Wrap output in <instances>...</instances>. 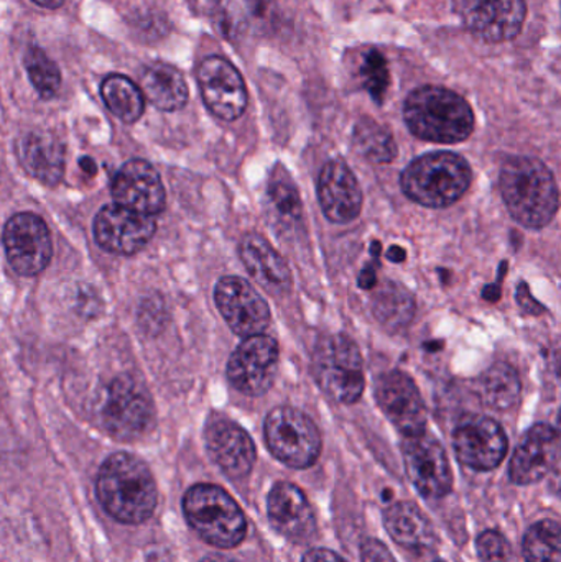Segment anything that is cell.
I'll return each instance as SVG.
<instances>
[{"instance_id":"d6986e66","label":"cell","mask_w":561,"mask_h":562,"mask_svg":"<svg viewBox=\"0 0 561 562\" xmlns=\"http://www.w3.org/2000/svg\"><path fill=\"white\" fill-rule=\"evenodd\" d=\"M560 435L549 425H536L520 439L513 461L510 481L517 485H530L542 481L559 462Z\"/></svg>"},{"instance_id":"44dd1931","label":"cell","mask_w":561,"mask_h":562,"mask_svg":"<svg viewBox=\"0 0 561 562\" xmlns=\"http://www.w3.org/2000/svg\"><path fill=\"white\" fill-rule=\"evenodd\" d=\"M206 446L211 459L231 479L247 477L256 464L253 439L231 419H217L207 426Z\"/></svg>"},{"instance_id":"83f0119b","label":"cell","mask_w":561,"mask_h":562,"mask_svg":"<svg viewBox=\"0 0 561 562\" xmlns=\"http://www.w3.org/2000/svg\"><path fill=\"white\" fill-rule=\"evenodd\" d=\"M267 203L269 213L276 224L283 229H292L302 221V198L292 178L282 167L276 168L267 187Z\"/></svg>"},{"instance_id":"836d02e7","label":"cell","mask_w":561,"mask_h":562,"mask_svg":"<svg viewBox=\"0 0 561 562\" xmlns=\"http://www.w3.org/2000/svg\"><path fill=\"white\" fill-rule=\"evenodd\" d=\"M361 79L366 91L375 102L382 104L391 85V72H389L388 59L378 49H371L362 58Z\"/></svg>"},{"instance_id":"ee69618b","label":"cell","mask_w":561,"mask_h":562,"mask_svg":"<svg viewBox=\"0 0 561 562\" xmlns=\"http://www.w3.org/2000/svg\"><path fill=\"white\" fill-rule=\"evenodd\" d=\"M81 167L85 168V170L88 171L89 175L96 173V165H94V161L91 160V158H88V157L82 158Z\"/></svg>"},{"instance_id":"9c48e42d","label":"cell","mask_w":561,"mask_h":562,"mask_svg":"<svg viewBox=\"0 0 561 562\" xmlns=\"http://www.w3.org/2000/svg\"><path fill=\"white\" fill-rule=\"evenodd\" d=\"M3 247L13 272L35 277L52 262L53 244L48 227L42 217L20 213L7 221Z\"/></svg>"},{"instance_id":"7402d4cb","label":"cell","mask_w":561,"mask_h":562,"mask_svg":"<svg viewBox=\"0 0 561 562\" xmlns=\"http://www.w3.org/2000/svg\"><path fill=\"white\" fill-rule=\"evenodd\" d=\"M272 527L292 541H308L315 535L316 520L312 505L302 491L290 482L273 485L267 498Z\"/></svg>"},{"instance_id":"8fae6325","label":"cell","mask_w":561,"mask_h":562,"mask_svg":"<svg viewBox=\"0 0 561 562\" xmlns=\"http://www.w3.org/2000/svg\"><path fill=\"white\" fill-rule=\"evenodd\" d=\"M197 76L201 98L211 114L233 122L246 112L249 102L246 82L233 63L221 56H207L201 61Z\"/></svg>"},{"instance_id":"1f68e13d","label":"cell","mask_w":561,"mask_h":562,"mask_svg":"<svg viewBox=\"0 0 561 562\" xmlns=\"http://www.w3.org/2000/svg\"><path fill=\"white\" fill-rule=\"evenodd\" d=\"M526 562H561V528L552 520L539 521L524 537Z\"/></svg>"},{"instance_id":"5bb4252c","label":"cell","mask_w":561,"mask_h":562,"mask_svg":"<svg viewBox=\"0 0 561 562\" xmlns=\"http://www.w3.org/2000/svg\"><path fill=\"white\" fill-rule=\"evenodd\" d=\"M402 451L408 477L424 497L441 498L450 494L453 474L447 452L437 439L427 432L411 436L405 438Z\"/></svg>"},{"instance_id":"6da1fadb","label":"cell","mask_w":561,"mask_h":562,"mask_svg":"<svg viewBox=\"0 0 561 562\" xmlns=\"http://www.w3.org/2000/svg\"><path fill=\"white\" fill-rule=\"evenodd\" d=\"M96 494L102 508L125 525L144 524L154 515L158 501L150 469L128 452L105 459L99 471Z\"/></svg>"},{"instance_id":"ab89813d","label":"cell","mask_w":561,"mask_h":562,"mask_svg":"<svg viewBox=\"0 0 561 562\" xmlns=\"http://www.w3.org/2000/svg\"><path fill=\"white\" fill-rule=\"evenodd\" d=\"M550 360H552L553 372H556L557 379H559L561 383V347L556 349V352H553L552 359Z\"/></svg>"},{"instance_id":"e0dca14e","label":"cell","mask_w":561,"mask_h":562,"mask_svg":"<svg viewBox=\"0 0 561 562\" xmlns=\"http://www.w3.org/2000/svg\"><path fill=\"white\" fill-rule=\"evenodd\" d=\"M375 398L392 425L404 432L405 438L424 435L427 409L411 376L402 372L384 373L378 380Z\"/></svg>"},{"instance_id":"e575fe53","label":"cell","mask_w":561,"mask_h":562,"mask_svg":"<svg viewBox=\"0 0 561 562\" xmlns=\"http://www.w3.org/2000/svg\"><path fill=\"white\" fill-rule=\"evenodd\" d=\"M478 553L483 562H509L510 547L497 531H484L478 538Z\"/></svg>"},{"instance_id":"4fadbf2b","label":"cell","mask_w":561,"mask_h":562,"mask_svg":"<svg viewBox=\"0 0 561 562\" xmlns=\"http://www.w3.org/2000/svg\"><path fill=\"white\" fill-rule=\"evenodd\" d=\"M214 300L227 326L237 336H257L270 324L269 304L249 281L239 277H224L217 281Z\"/></svg>"},{"instance_id":"484cf974","label":"cell","mask_w":561,"mask_h":562,"mask_svg":"<svg viewBox=\"0 0 561 562\" xmlns=\"http://www.w3.org/2000/svg\"><path fill=\"white\" fill-rule=\"evenodd\" d=\"M141 89L150 104L165 112L178 111L188 102V86L180 69L154 63L142 72Z\"/></svg>"},{"instance_id":"4316f807","label":"cell","mask_w":561,"mask_h":562,"mask_svg":"<svg viewBox=\"0 0 561 562\" xmlns=\"http://www.w3.org/2000/svg\"><path fill=\"white\" fill-rule=\"evenodd\" d=\"M520 380L507 363H496L483 373L478 385L481 402L496 412H509L520 400Z\"/></svg>"},{"instance_id":"7dc6e473","label":"cell","mask_w":561,"mask_h":562,"mask_svg":"<svg viewBox=\"0 0 561 562\" xmlns=\"http://www.w3.org/2000/svg\"><path fill=\"white\" fill-rule=\"evenodd\" d=\"M437 562H444V561H437Z\"/></svg>"},{"instance_id":"5b68a950","label":"cell","mask_w":561,"mask_h":562,"mask_svg":"<svg viewBox=\"0 0 561 562\" xmlns=\"http://www.w3.org/2000/svg\"><path fill=\"white\" fill-rule=\"evenodd\" d=\"M188 524L211 547L227 550L243 543L247 533L246 517L234 498L216 485L191 487L183 498Z\"/></svg>"},{"instance_id":"bcb514c9","label":"cell","mask_w":561,"mask_h":562,"mask_svg":"<svg viewBox=\"0 0 561 562\" xmlns=\"http://www.w3.org/2000/svg\"><path fill=\"white\" fill-rule=\"evenodd\" d=\"M559 429H560V435H561V409H560V415H559Z\"/></svg>"},{"instance_id":"3957f363","label":"cell","mask_w":561,"mask_h":562,"mask_svg":"<svg viewBox=\"0 0 561 562\" xmlns=\"http://www.w3.org/2000/svg\"><path fill=\"white\" fill-rule=\"evenodd\" d=\"M404 117L412 134L435 144H458L474 131L471 105L457 92L440 86H424L411 92Z\"/></svg>"},{"instance_id":"f6af8a7d","label":"cell","mask_w":561,"mask_h":562,"mask_svg":"<svg viewBox=\"0 0 561 562\" xmlns=\"http://www.w3.org/2000/svg\"><path fill=\"white\" fill-rule=\"evenodd\" d=\"M201 562H234V561L227 560V558H223V557H207V558H204V560Z\"/></svg>"},{"instance_id":"f546056e","label":"cell","mask_w":561,"mask_h":562,"mask_svg":"<svg viewBox=\"0 0 561 562\" xmlns=\"http://www.w3.org/2000/svg\"><path fill=\"white\" fill-rule=\"evenodd\" d=\"M372 310L379 323L384 324L388 329L401 330L414 317L415 301L405 288L388 281L375 294Z\"/></svg>"},{"instance_id":"7c38bea8","label":"cell","mask_w":561,"mask_h":562,"mask_svg":"<svg viewBox=\"0 0 561 562\" xmlns=\"http://www.w3.org/2000/svg\"><path fill=\"white\" fill-rule=\"evenodd\" d=\"M157 231L154 216L137 213L121 204H109L94 217L96 243L105 252L134 256L141 252Z\"/></svg>"},{"instance_id":"ac0fdd59","label":"cell","mask_w":561,"mask_h":562,"mask_svg":"<svg viewBox=\"0 0 561 562\" xmlns=\"http://www.w3.org/2000/svg\"><path fill=\"white\" fill-rule=\"evenodd\" d=\"M112 196L115 204L147 216L160 214L167 201L160 175L145 160L127 161L117 171L112 181Z\"/></svg>"},{"instance_id":"30bf717a","label":"cell","mask_w":561,"mask_h":562,"mask_svg":"<svg viewBox=\"0 0 561 562\" xmlns=\"http://www.w3.org/2000/svg\"><path fill=\"white\" fill-rule=\"evenodd\" d=\"M279 366V344L272 336L246 337L227 362V379L237 392L260 396L272 389Z\"/></svg>"},{"instance_id":"d590c367","label":"cell","mask_w":561,"mask_h":562,"mask_svg":"<svg viewBox=\"0 0 561 562\" xmlns=\"http://www.w3.org/2000/svg\"><path fill=\"white\" fill-rule=\"evenodd\" d=\"M362 562H397L384 543L378 540H366L361 548Z\"/></svg>"},{"instance_id":"d4e9b609","label":"cell","mask_w":561,"mask_h":562,"mask_svg":"<svg viewBox=\"0 0 561 562\" xmlns=\"http://www.w3.org/2000/svg\"><path fill=\"white\" fill-rule=\"evenodd\" d=\"M385 530L392 540L411 551L428 550L435 544V531L424 512L411 502H399L384 515Z\"/></svg>"},{"instance_id":"74e56055","label":"cell","mask_w":561,"mask_h":562,"mask_svg":"<svg viewBox=\"0 0 561 562\" xmlns=\"http://www.w3.org/2000/svg\"><path fill=\"white\" fill-rule=\"evenodd\" d=\"M303 562H346L339 554L333 553V551L319 548V550L310 551L303 558Z\"/></svg>"},{"instance_id":"f35d334b","label":"cell","mask_w":561,"mask_h":562,"mask_svg":"<svg viewBox=\"0 0 561 562\" xmlns=\"http://www.w3.org/2000/svg\"><path fill=\"white\" fill-rule=\"evenodd\" d=\"M375 284V273L374 269H366L364 272L359 277V286L364 288V290H371Z\"/></svg>"},{"instance_id":"b9f144b4","label":"cell","mask_w":561,"mask_h":562,"mask_svg":"<svg viewBox=\"0 0 561 562\" xmlns=\"http://www.w3.org/2000/svg\"><path fill=\"white\" fill-rule=\"evenodd\" d=\"M389 259H391L392 262H402V260H405V252L401 247H392V249L389 250Z\"/></svg>"},{"instance_id":"ffe728a7","label":"cell","mask_w":561,"mask_h":562,"mask_svg":"<svg viewBox=\"0 0 561 562\" xmlns=\"http://www.w3.org/2000/svg\"><path fill=\"white\" fill-rule=\"evenodd\" d=\"M318 198L323 213L332 223H352L361 214L362 191L345 161L332 160L323 167Z\"/></svg>"},{"instance_id":"cb8c5ba5","label":"cell","mask_w":561,"mask_h":562,"mask_svg":"<svg viewBox=\"0 0 561 562\" xmlns=\"http://www.w3.org/2000/svg\"><path fill=\"white\" fill-rule=\"evenodd\" d=\"M20 164L30 177L43 184L55 187L65 173V147L49 132L35 131L26 134L16 147Z\"/></svg>"},{"instance_id":"277c9868","label":"cell","mask_w":561,"mask_h":562,"mask_svg":"<svg viewBox=\"0 0 561 562\" xmlns=\"http://www.w3.org/2000/svg\"><path fill=\"white\" fill-rule=\"evenodd\" d=\"M401 184L415 203L447 207L467 193L471 184V168L460 155L435 151L412 161L402 173Z\"/></svg>"},{"instance_id":"52a82bcc","label":"cell","mask_w":561,"mask_h":562,"mask_svg":"<svg viewBox=\"0 0 561 562\" xmlns=\"http://www.w3.org/2000/svg\"><path fill=\"white\" fill-rule=\"evenodd\" d=\"M270 452L293 469H308L318 461L322 436L313 419L292 406H279L263 425Z\"/></svg>"},{"instance_id":"f1b7e54d","label":"cell","mask_w":561,"mask_h":562,"mask_svg":"<svg viewBox=\"0 0 561 562\" xmlns=\"http://www.w3.org/2000/svg\"><path fill=\"white\" fill-rule=\"evenodd\" d=\"M101 95L109 111L125 124H134L144 114V92L127 76H108L102 81Z\"/></svg>"},{"instance_id":"603a6c76","label":"cell","mask_w":561,"mask_h":562,"mask_svg":"<svg viewBox=\"0 0 561 562\" xmlns=\"http://www.w3.org/2000/svg\"><path fill=\"white\" fill-rule=\"evenodd\" d=\"M239 256L254 280L272 294H285L292 288L289 263L259 234H247L239 246Z\"/></svg>"},{"instance_id":"9a60e30c","label":"cell","mask_w":561,"mask_h":562,"mask_svg":"<svg viewBox=\"0 0 561 562\" xmlns=\"http://www.w3.org/2000/svg\"><path fill=\"white\" fill-rule=\"evenodd\" d=\"M461 15L468 30L487 43H503L523 32L526 0H461Z\"/></svg>"},{"instance_id":"d6a6232c","label":"cell","mask_w":561,"mask_h":562,"mask_svg":"<svg viewBox=\"0 0 561 562\" xmlns=\"http://www.w3.org/2000/svg\"><path fill=\"white\" fill-rule=\"evenodd\" d=\"M25 69L40 98L52 99L61 88V71L42 48L32 46L26 52Z\"/></svg>"},{"instance_id":"7a4b0ae2","label":"cell","mask_w":561,"mask_h":562,"mask_svg":"<svg viewBox=\"0 0 561 562\" xmlns=\"http://www.w3.org/2000/svg\"><path fill=\"white\" fill-rule=\"evenodd\" d=\"M501 193L510 216L529 229L547 226L559 210L556 178L537 158H509L501 170Z\"/></svg>"},{"instance_id":"8992f818","label":"cell","mask_w":561,"mask_h":562,"mask_svg":"<svg viewBox=\"0 0 561 562\" xmlns=\"http://www.w3.org/2000/svg\"><path fill=\"white\" fill-rule=\"evenodd\" d=\"M313 373L318 385L335 402L356 403L364 392V367L355 340L348 336L323 337L313 356Z\"/></svg>"},{"instance_id":"7bdbcfd3","label":"cell","mask_w":561,"mask_h":562,"mask_svg":"<svg viewBox=\"0 0 561 562\" xmlns=\"http://www.w3.org/2000/svg\"><path fill=\"white\" fill-rule=\"evenodd\" d=\"M553 491L561 497V464L557 465L556 474H553Z\"/></svg>"},{"instance_id":"2e32d148","label":"cell","mask_w":561,"mask_h":562,"mask_svg":"<svg viewBox=\"0 0 561 562\" xmlns=\"http://www.w3.org/2000/svg\"><path fill=\"white\" fill-rule=\"evenodd\" d=\"M458 459L474 471H493L506 458L504 429L486 416H470L458 425L453 435Z\"/></svg>"},{"instance_id":"60d3db41","label":"cell","mask_w":561,"mask_h":562,"mask_svg":"<svg viewBox=\"0 0 561 562\" xmlns=\"http://www.w3.org/2000/svg\"><path fill=\"white\" fill-rule=\"evenodd\" d=\"M33 2L36 3V5L43 7V9H58V7H61L63 3L66 2V0H33Z\"/></svg>"},{"instance_id":"ba28073f","label":"cell","mask_w":561,"mask_h":562,"mask_svg":"<svg viewBox=\"0 0 561 562\" xmlns=\"http://www.w3.org/2000/svg\"><path fill=\"white\" fill-rule=\"evenodd\" d=\"M102 422L114 438H141L155 423L150 393L132 376H119L109 386L102 406Z\"/></svg>"},{"instance_id":"8d00e7d4","label":"cell","mask_w":561,"mask_h":562,"mask_svg":"<svg viewBox=\"0 0 561 562\" xmlns=\"http://www.w3.org/2000/svg\"><path fill=\"white\" fill-rule=\"evenodd\" d=\"M517 301H519L520 307L529 314H536L537 316V314L543 313L542 304L537 303L530 296L529 286L526 283H520L519 288H517Z\"/></svg>"},{"instance_id":"4dcf8cb0","label":"cell","mask_w":561,"mask_h":562,"mask_svg":"<svg viewBox=\"0 0 561 562\" xmlns=\"http://www.w3.org/2000/svg\"><path fill=\"white\" fill-rule=\"evenodd\" d=\"M355 145L362 157L374 164H391L397 155V145L391 132L369 117L361 119L356 125Z\"/></svg>"}]
</instances>
